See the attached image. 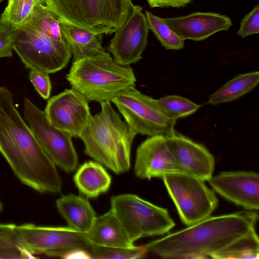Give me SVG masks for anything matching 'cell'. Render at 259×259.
<instances>
[{"label":"cell","instance_id":"6da1fadb","mask_svg":"<svg viewBox=\"0 0 259 259\" xmlns=\"http://www.w3.org/2000/svg\"><path fill=\"white\" fill-rule=\"evenodd\" d=\"M0 152L24 184L41 193L61 192L56 166L15 106L13 96L0 87Z\"/></svg>","mask_w":259,"mask_h":259},{"label":"cell","instance_id":"7a4b0ae2","mask_svg":"<svg viewBox=\"0 0 259 259\" xmlns=\"http://www.w3.org/2000/svg\"><path fill=\"white\" fill-rule=\"evenodd\" d=\"M255 211L211 217L144 245L147 252L164 258L201 259L211 255L255 230Z\"/></svg>","mask_w":259,"mask_h":259},{"label":"cell","instance_id":"3957f363","mask_svg":"<svg viewBox=\"0 0 259 259\" xmlns=\"http://www.w3.org/2000/svg\"><path fill=\"white\" fill-rule=\"evenodd\" d=\"M101 110L91 115L79 136L84 153L116 174L127 171L131 166V150L137 134L111 105L100 103Z\"/></svg>","mask_w":259,"mask_h":259},{"label":"cell","instance_id":"277c9868","mask_svg":"<svg viewBox=\"0 0 259 259\" xmlns=\"http://www.w3.org/2000/svg\"><path fill=\"white\" fill-rule=\"evenodd\" d=\"M66 79L72 88L90 102H111L123 91L135 87L136 78L130 65L118 63L109 53L72 62Z\"/></svg>","mask_w":259,"mask_h":259},{"label":"cell","instance_id":"5b68a950","mask_svg":"<svg viewBox=\"0 0 259 259\" xmlns=\"http://www.w3.org/2000/svg\"><path fill=\"white\" fill-rule=\"evenodd\" d=\"M110 204V209L134 242L144 237L164 235L175 226L166 209L137 195L112 196Z\"/></svg>","mask_w":259,"mask_h":259},{"label":"cell","instance_id":"8992f818","mask_svg":"<svg viewBox=\"0 0 259 259\" xmlns=\"http://www.w3.org/2000/svg\"><path fill=\"white\" fill-rule=\"evenodd\" d=\"M162 179L182 222L187 226L209 217L218 207L214 191L203 180L181 172L164 175Z\"/></svg>","mask_w":259,"mask_h":259},{"label":"cell","instance_id":"52a82bcc","mask_svg":"<svg viewBox=\"0 0 259 259\" xmlns=\"http://www.w3.org/2000/svg\"><path fill=\"white\" fill-rule=\"evenodd\" d=\"M13 49L26 68L49 74L65 67L72 56L65 42L52 39L25 25L15 29Z\"/></svg>","mask_w":259,"mask_h":259},{"label":"cell","instance_id":"ba28073f","mask_svg":"<svg viewBox=\"0 0 259 259\" xmlns=\"http://www.w3.org/2000/svg\"><path fill=\"white\" fill-rule=\"evenodd\" d=\"M135 87L123 91L111 101L132 130L149 137L172 134L176 121L164 116L156 107L153 98Z\"/></svg>","mask_w":259,"mask_h":259},{"label":"cell","instance_id":"9c48e42d","mask_svg":"<svg viewBox=\"0 0 259 259\" xmlns=\"http://www.w3.org/2000/svg\"><path fill=\"white\" fill-rule=\"evenodd\" d=\"M23 114L28 125L40 146L56 166L67 173L74 171L78 156L68 133L54 126L47 119L44 110L30 99L23 100Z\"/></svg>","mask_w":259,"mask_h":259},{"label":"cell","instance_id":"30bf717a","mask_svg":"<svg viewBox=\"0 0 259 259\" xmlns=\"http://www.w3.org/2000/svg\"><path fill=\"white\" fill-rule=\"evenodd\" d=\"M16 228L24 245L33 254L61 257L66 251L89 250L91 242L86 234L68 227H46L25 224Z\"/></svg>","mask_w":259,"mask_h":259},{"label":"cell","instance_id":"8fae6325","mask_svg":"<svg viewBox=\"0 0 259 259\" xmlns=\"http://www.w3.org/2000/svg\"><path fill=\"white\" fill-rule=\"evenodd\" d=\"M63 22L97 34H111L117 30L106 0H46Z\"/></svg>","mask_w":259,"mask_h":259},{"label":"cell","instance_id":"7c38bea8","mask_svg":"<svg viewBox=\"0 0 259 259\" xmlns=\"http://www.w3.org/2000/svg\"><path fill=\"white\" fill-rule=\"evenodd\" d=\"M89 102L73 88L65 89L49 99L44 111L54 126L79 137L92 115Z\"/></svg>","mask_w":259,"mask_h":259},{"label":"cell","instance_id":"4fadbf2b","mask_svg":"<svg viewBox=\"0 0 259 259\" xmlns=\"http://www.w3.org/2000/svg\"><path fill=\"white\" fill-rule=\"evenodd\" d=\"M143 8L133 5L125 23L115 32L107 49L119 63L130 65L142 59L148 42L149 28Z\"/></svg>","mask_w":259,"mask_h":259},{"label":"cell","instance_id":"5bb4252c","mask_svg":"<svg viewBox=\"0 0 259 259\" xmlns=\"http://www.w3.org/2000/svg\"><path fill=\"white\" fill-rule=\"evenodd\" d=\"M224 199L245 209L259 208V175L251 171H223L207 180Z\"/></svg>","mask_w":259,"mask_h":259},{"label":"cell","instance_id":"9a60e30c","mask_svg":"<svg viewBox=\"0 0 259 259\" xmlns=\"http://www.w3.org/2000/svg\"><path fill=\"white\" fill-rule=\"evenodd\" d=\"M167 146L182 172L204 181L212 176L215 161L203 145L194 142L175 130L165 137Z\"/></svg>","mask_w":259,"mask_h":259},{"label":"cell","instance_id":"2e32d148","mask_svg":"<svg viewBox=\"0 0 259 259\" xmlns=\"http://www.w3.org/2000/svg\"><path fill=\"white\" fill-rule=\"evenodd\" d=\"M134 170L137 177L149 180L182 172L162 135L150 137L138 147Z\"/></svg>","mask_w":259,"mask_h":259},{"label":"cell","instance_id":"e0dca14e","mask_svg":"<svg viewBox=\"0 0 259 259\" xmlns=\"http://www.w3.org/2000/svg\"><path fill=\"white\" fill-rule=\"evenodd\" d=\"M163 20L184 40H203L217 32L228 30L232 25L229 16L213 12H195Z\"/></svg>","mask_w":259,"mask_h":259},{"label":"cell","instance_id":"ac0fdd59","mask_svg":"<svg viewBox=\"0 0 259 259\" xmlns=\"http://www.w3.org/2000/svg\"><path fill=\"white\" fill-rule=\"evenodd\" d=\"M85 234L89 240L97 245L122 248L136 246L134 242L111 209L96 217L91 230Z\"/></svg>","mask_w":259,"mask_h":259},{"label":"cell","instance_id":"d6986e66","mask_svg":"<svg viewBox=\"0 0 259 259\" xmlns=\"http://www.w3.org/2000/svg\"><path fill=\"white\" fill-rule=\"evenodd\" d=\"M56 206L68 226L82 233H88L91 230L97 217L89 201L73 194L59 198Z\"/></svg>","mask_w":259,"mask_h":259},{"label":"cell","instance_id":"ffe728a7","mask_svg":"<svg viewBox=\"0 0 259 259\" xmlns=\"http://www.w3.org/2000/svg\"><path fill=\"white\" fill-rule=\"evenodd\" d=\"M62 37L73 56V61L93 56L103 51V34H97L87 29L60 22Z\"/></svg>","mask_w":259,"mask_h":259},{"label":"cell","instance_id":"44dd1931","mask_svg":"<svg viewBox=\"0 0 259 259\" xmlns=\"http://www.w3.org/2000/svg\"><path fill=\"white\" fill-rule=\"evenodd\" d=\"M73 181L80 193L92 198L107 192L111 184V178L102 164L93 161L81 165L73 176Z\"/></svg>","mask_w":259,"mask_h":259},{"label":"cell","instance_id":"7402d4cb","mask_svg":"<svg viewBox=\"0 0 259 259\" xmlns=\"http://www.w3.org/2000/svg\"><path fill=\"white\" fill-rule=\"evenodd\" d=\"M258 82V71L238 74L211 94L208 103L217 105L236 100L251 91Z\"/></svg>","mask_w":259,"mask_h":259},{"label":"cell","instance_id":"603a6c76","mask_svg":"<svg viewBox=\"0 0 259 259\" xmlns=\"http://www.w3.org/2000/svg\"><path fill=\"white\" fill-rule=\"evenodd\" d=\"M215 259H258L259 240L253 230L234 240L211 255Z\"/></svg>","mask_w":259,"mask_h":259},{"label":"cell","instance_id":"cb8c5ba5","mask_svg":"<svg viewBox=\"0 0 259 259\" xmlns=\"http://www.w3.org/2000/svg\"><path fill=\"white\" fill-rule=\"evenodd\" d=\"M16 226L0 224V259L36 258L22 242Z\"/></svg>","mask_w":259,"mask_h":259},{"label":"cell","instance_id":"d4e9b609","mask_svg":"<svg viewBox=\"0 0 259 259\" xmlns=\"http://www.w3.org/2000/svg\"><path fill=\"white\" fill-rule=\"evenodd\" d=\"M43 4H47L46 0H8L0 23L17 29L26 24L34 10Z\"/></svg>","mask_w":259,"mask_h":259},{"label":"cell","instance_id":"484cf974","mask_svg":"<svg viewBox=\"0 0 259 259\" xmlns=\"http://www.w3.org/2000/svg\"><path fill=\"white\" fill-rule=\"evenodd\" d=\"M24 25L52 39L65 42L61 34L59 18L47 4L39 6Z\"/></svg>","mask_w":259,"mask_h":259},{"label":"cell","instance_id":"4316f807","mask_svg":"<svg viewBox=\"0 0 259 259\" xmlns=\"http://www.w3.org/2000/svg\"><path fill=\"white\" fill-rule=\"evenodd\" d=\"M157 109L166 117L177 120L195 113L200 107L190 100L177 95L153 99Z\"/></svg>","mask_w":259,"mask_h":259},{"label":"cell","instance_id":"83f0119b","mask_svg":"<svg viewBox=\"0 0 259 259\" xmlns=\"http://www.w3.org/2000/svg\"><path fill=\"white\" fill-rule=\"evenodd\" d=\"M147 25L156 38L166 50H179L184 47V41L165 22L163 18L145 11Z\"/></svg>","mask_w":259,"mask_h":259},{"label":"cell","instance_id":"f1b7e54d","mask_svg":"<svg viewBox=\"0 0 259 259\" xmlns=\"http://www.w3.org/2000/svg\"><path fill=\"white\" fill-rule=\"evenodd\" d=\"M88 251L92 258L136 259L143 257L147 253L144 246L133 248L106 247L91 243Z\"/></svg>","mask_w":259,"mask_h":259},{"label":"cell","instance_id":"f546056e","mask_svg":"<svg viewBox=\"0 0 259 259\" xmlns=\"http://www.w3.org/2000/svg\"><path fill=\"white\" fill-rule=\"evenodd\" d=\"M116 29L126 21L133 6L132 0H106Z\"/></svg>","mask_w":259,"mask_h":259},{"label":"cell","instance_id":"4dcf8cb0","mask_svg":"<svg viewBox=\"0 0 259 259\" xmlns=\"http://www.w3.org/2000/svg\"><path fill=\"white\" fill-rule=\"evenodd\" d=\"M28 77L40 97L44 99H48L52 89L49 73L39 70H30Z\"/></svg>","mask_w":259,"mask_h":259},{"label":"cell","instance_id":"1f68e13d","mask_svg":"<svg viewBox=\"0 0 259 259\" xmlns=\"http://www.w3.org/2000/svg\"><path fill=\"white\" fill-rule=\"evenodd\" d=\"M259 33V5L253 9L241 20L237 35L242 38Z\"/></svg>","mask_w":259,"mask_h":259},{"label":"cell","instance_id":"d6a6232c","mask_svg":"<svg viewBox=\"0 0 259 259\" xmlns=\"http://www.w3.org/2000/svg\"><path fill=\"white\" fill-rule=\"evenodd\" d=\"M15 29L0 23V58L13 55Z\"/></svg>","mask_w":259,"mask_h":259},{"label":"cell","instance_id":"836d02e7","mask_svg":"<svg viewBox=\"0 0 259 259\" xmlns=\"http://www.w3.org/2000/svg\"><path fill=\"white\" fill-rule=\"evenodd\" d=\"M64 259H91L92 256L89 251L85 249L76 248L65 251L61 256Z\"/></svg>","mask_w":259,"mask_h":259},{"label":"cell","instance_id":"e575fe53","mask_svg":"<svg viewBox=\"0 0 259 259\" xmlns=\"http://www.w3.org/2000/svg\"><path fill=\"white\" fill-rule=\"evenodd\" d=\"M151 8H182L177 0H147Z\"/></svg>","mask_w":259,"mask_h":259},{"label":"cell","instance_id":"d590c367","mask_svg":"<svg viewBox=\"0 0 259 259\" xmlns=\"http://www.w3.org/2000/svg\"><path fill=\"white\" fill-rule=\"evenodd\" d=\"M181 5L182 7H185L192 2L193 0H177Z\"/></svg>","mask_w":259,"mask_h":259},{"label":"cell","instance_id":"8d00e7d4","mask_svg":"<svg viewBox=\"0 0 259 259\" xmlns=\"http://www.w3.org/2000/svg\"><path fill=\"white\" fill-rule=\"evenodd\" d=\"M1 208H2V204H1V203L0 202V210H1Z\"/></svg>","mask_w":259,"mask_h":259},{"label":"cell","instance_id":"74e56055","mask_svg":"<svg viewBox=\"0 0 259 259\" xmlns=\"http://www.w3.org/2000/svg\"><path fill=\"white\" fill-rule=\"evenodd\" d=\"M3 0H0V3Z\"/></svg>","mask_w":259,"mask_h":259}]
</instances>
